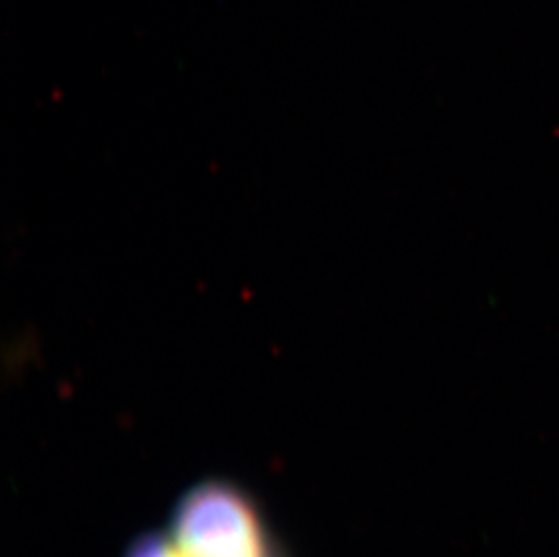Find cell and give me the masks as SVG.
Instances as JSON below:
<instances>
[{"mask_svg":"<svg viewBox=\"0 0 559 557\" xmlns=\"http://www.w3.org/2000/svg\"><path fill=\"white\" fill-rule=\"evenodd\" d=\"M173 540L186 557H280L255 503L227 482H205L181 498Z\"/></svg>","mask_w":559,"mask_h":557,"instance_id":"6da1fadb","label":"cell"},{"mask_svg":"<svg viewBox=\"0 0 559 557\" xmlns=\"http://www.w3.org/2000/svg\"><path fill=\"white\" fill-rule=\"evenodd\" d=\"M126 557H186L181 554L180 547L176 545L175 540L159 536V534H147V536L138 537L132 543Z\"/></svg>","mask_w":559,"mask_h":557,"instance_id":"7a4b0ae2","label":"cell"}]
</instances>
